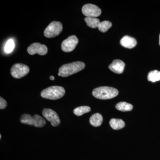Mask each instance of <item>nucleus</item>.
<instances>
[{"mask_svg":"<svg viewBox=\"0 0 160 160\" xmlns=\"http://www.w3.org/2000/svg\"><path fill=\"white\" fill-rule=\"evenodd\" d=\"M82 12L86 17L96 18L102 13L101 9L96 5L88 4L84 5L82 8Z\"/></svg>","mask_w":160,"mask_h":160,"instance_id":"obj_7","label":"nucleus"},{"mask_svg":"<svg viewBox=\"0 0 160 160\" xmlns=\"http://www.w3.org/2000/svg\"><path fill=\"white\" fill-rule=\"evenodd\" d=\"M148 80L152 82L160 81V71L155 70L150 72L148 75Z\"/></svg>","mask_w":160,"mask_h":160,"instance_id":"obj_18","label":"nucleus"},{"mask_svg":"<svg viewBox=\"0 0 160 160\" xmlns=\"http://www.w3.org/2000/svg\"><path fill=\"white\" fill-rule=\"evenodd\" d=\"M85 67V63L82 62H73L65 64L60 67L58 75L62 77H67L81 71Z\"/></svg>","mask_w":160,"mask_h":160,"instance_id":"obj_1","label":"nucleus"},{"mask_svg":"<svg viewBox=\"0 0 160 160\" xmlns=\"http://www.w3.org/2000/svg\"><path fill=\"white\" fill-rule=\"evenodd\" d=\"M2 138V135H1V134L0 135V139Z\"/></svg>","mask_w":160,"mask_h":160,"instance_id":"obj_24","label":"nucleus"},{"mask_svg":"<svg viewBox=\"0 0 160 160\" xmlns=\"http://www.w3.org/2000/svg\"><path fill=\"white\" fill-rule=\"evenodd\" d=\"M15 47L14 41L12 39H10L7 41L5 47V51L6 53H10L13 51Z\"/></svg>","mask_w":160,"mask_h":160,"instance_id":"obj_20","label":"nucleus"},{"mask_svg":"<svg viewBox=\"0 0 160 160\" xmlns=\"http://www.w3.org/2000/svg\"><path fill=\"white\" fill-rule=\"evenodd\" d=\"M125 64L122 60H115L109 66V69L115 73L121 74L122 73L125 68Z\"/></svg>","mask_w":160,"mask_h":160,"instance_id":"obj_11","label":"nucleus"},{"mask_svg":"<svg viewBox=\"0 0 160 160\" xmlns=\"http://www.w3.org/2000/svg\"><path fill=\"white\" fill-rule=\"evenodd\" d=\"M85 21L87 26L92 28H97L100 22L99 19L96 18L86 17Z\"/></svg>","mask_w":160,"mask_h":160,"instance_id":"obj_16","label":"nucleus"},{"mask_svg":"<svg viewBox=\"0 0 160 160\" xmlns=\"http://www.w3.org/2000/svg\"><path fill=\"white\" fill-rule=\"evenodd\" d=\"M29 71V67L26 65L17 63L12 66L11 69V74L15 78H21L25 76Z\"/></svg>","mask_w":160,"mask_h":160,"instance_id":"obj_6","label":"nucleus"},{"mask_svg":"<svg viewBox=\"0 0 160 160\" xmlns=\"http://www.w3.org/2000/svg\"><path fill=\"white\" fill-rule=\"evenodd\" d=\"M112 23L108 21H104L101 22L99 24L98 28L101 32H105L111 28Z\"/></svg>","mask_w":160,"mask_h":160,"instance_id":"obj_19","label":"nucleus"},{"mask_svg":"<svg viewBox=\"0 0 160 160\" xmlns=\"http://www.w3.org/2000/svg\"><path fill=\"white\" fill-rule=\"evenodd\" d=\"M116 108L118 110L121 111H130L133 109V106L131 104L126 102H121L117 104Z\"/></svg>","mask_w":160,"mask_h":160,"instance_id":"obj_15","label":"nucleus"},{"mask_svg":"<svg viewBox=\"0 0 160 160\" xmlns=\"http://www.w3.org/2000/svg\"><path fill=\"white\" fill-rule=\"evenodd\" d=\"M111 128L114 130H118L124 128L125 123L123 120L119 119H112L109 122Z\"/></svg>","mask_w":160,"mask_h":160,"instance_id":"obj_14","label":"nucleus"},{"mask_svg":"<svg viewBox=\"0 0 160 160\" xmlns=\"http://www.w3.org/2000/svg\"><path fill=\"white\" fill-rule=\"evenodd\" d=\"M6 106H7V102H6V100L1 97V98H0V109H4L6 108Z\"/></svg>","mask_w":160,"mask_h":160,"instance_id":"obj_21","label":"nucleus"},{"mask_svg":"<svg viewBox=\"0 0 160 160\" xmlns=\"http://www.w3.org/2000/svg\"><path fill=\"white\" fill-rule=\"evenodd\" d=\"M91 111V108L89 106H82L77 107L73 110V113L78 116H81L85 113Z\"/></svg>","mask_w":160,"mask_h":160,"instance_id":"obj_17","label":"nucleus"},{"mask_svg":"<svg viewBox=\"0 0 160 160\" xmlns=\"http://www.w3.org/2000/svg\"><path fill=\"white\" fill-rule=\"evenodd\" d=\"M43 117L51 123L52 126L56 127L60 125L59 117L56 112L50 109H44L42 111Z\"/></svg>","mask_w":160,"mask_h":160,"instance_id":"obj_8","label":"nucleus"},{"mask_svg":"<svg viewBox=\"0 0 160 160\" xmlns=\"http://www.w3.org/2000/svg\"><path fill=\"white\" fill-rule=\"evenodd\" d=\"M92 94L95 98L99 99H110L117 96L118 91L112 87L102 86L93 89Z\"/></svg>","mask_w":160,"mask_h":160,"instance_id":"obj_2","label":"nucleus"},{"mask_svg":"<svg viewBox=\"0 0 160 160\" xmlns=\"http://www.w3.org/2000/svg\"><path fill=\"white\" fill-rule=\"evenodd\" d=\"M89 122L92 126L94 127H98L101 126L102 123V116L100 113H95L91 116L89 119Z\"/></svg>","mask_w":160,"mask_h":160,"instance_id":"obj_13","label":"nucleus"},{"mask_svg":"<svg viewBox=\"0 0 160 160\" xmlns=\"http://www.w3.org/2000/svg\"><path fill=\"white\" fill-rule=\"evenodd\" d=\"M78 43V40L75 35L71 36L63 41L62 44V49L65 52L73 51Z\"/></svg>","mask_w":160,"mask_h":160,"instance_id":"obj_9","label":"nucleus"},{"mask_svg":"<svg viewBox=\"0 0 160 160\" xmlns=\"http://www.w3.org/2000/svg\"><path fill=\"white\" fill-rule=\"evenodd\" d=\"M65 89L62 87L53 86L48 87L41 92V95L44 98L50 100H57L64 96Z\"/></svg>","mask_w":160,"mask_h":160,"instance_id":"obj_3","label":"nucleus"},{"mask_svg":"<svg viewBox=\"0 0 160 160\" xmlns=\"http://www.w3.org/2000/svg\"><path fill=\"white\" fill-rule=\"evenodd\" d=\"M27 51L31 55L36 53L40 55H45L48 52V49L45 45L39 43H34L28 47Z\"/></svg>","mask_w":160,"mask_h":160,"instance_id":"obj_10","label":"nucleus"},{"mask_svg":"<svg viewBox=\"0 0 160 160\" xmlns=\"http://www.w3.org/2000/svg\"><path fill=\"white\" fill-rule=\"evenodd\" d=\"M159 45L160 46V36H159Z\"/></svg>","mask_w":160,"mask_h":160,"instance_id":"obj_23","label":"nucleus"},{"mask_svg":"<svg viewBox=\"0 0 160 160\" xmlns=\"http://www.w3.org/2000/svg\"><path fill=\"white\" fill-rule=\"evenodd\" d=\"M121 45L125 48L132 49L134 48L137 45V41L135 39L129 36H125L120 41Z\"/></svg>","mask_w":160,"mask_h":160,"instance_id":"obj_12","label":"nucleus"},{"mask_svg":"<svg viewBox=\"0 0 160 160\" xmlns=\"http://www.w3.org/2000/svg\"><path fill=\"white\" fill-rule=\"evenodd\" d=\"M55 78L53 76H50V79L51 80H54Z\"/></svg>","mask_w":160,"mask_h":160,"instance_id":"obj_22","label":"nucleus"},{"mask_svg":"<svg viewBox=\"0 0 160 160\" xmlns=\"http://www.w3.org/2000/svg\"><path fill=\"white\" fill-rule=\"evenodd\" d=\"M20 122L23 124L33 126L36 127H42L46 124L45 120L38 115L32 116L29 114H23L21 117Z\"/></svg>","mask_w":160,"mask_h":160,"instance_id":"obj_4","label":"nucleus"},{"mask_svg":"<svg viewBox=\"0 0 160 160\" xmlns=\"http://www.w3.org/2000/svg\"><path fill=\"white\" fill-rule=\"evenodd\" d=\"M62 24L59 22H52L44 31V34L47 38H54L62 31Z\"/></svg>","mask_w":160,"mask_h":160,"instance_id":"obj_5","label":"nucleus"}]
</instances>
